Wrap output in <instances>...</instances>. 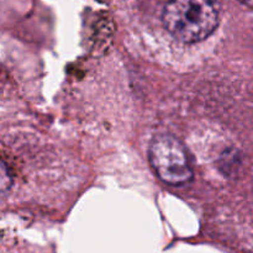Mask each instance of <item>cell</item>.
<instances>
[{
    "mask_svg": "<svg viewBox=\"0 0 253 253\" xmlns=\"http://www.w3.org/2000/svg\"><path fill=\"white\" fill-rule=\"evenodd\" d=\"M148 158L153 170L166 184L184 185L193 179V168L184 145L169 133L153 137L148 148Z\"/></svg>",
    "mask_w": 253,
    "mask_h": 253,
    "instance_id": "cell-2",
    "label": "cell"
},
{
    "mask_svg": "<svg viewBox=\"0 0 253 253\" xmlns=\"http://www.w3.org/2000/svg\"><path fill=\"white\" fill-rule=\"evenodd\" d=\"M162 22L178 41L200 42L219 25V4L216 0H168L163 7Z\"/></svg>",
    "mask_w": 253,
    "mask_h": 253,
    "instance_id": "cell-1",
    "label": "cell"
},
{
    "mask_svg": "<svg viewBox=\"0 0 253 253\" xmlns=\"http://www.w3.org/2000/svg\"><path fill=\"white\" fill-rule=\"evenodd\" d=\"M237 1H240L241 4L246 5V6L251 7V9H253V0H237Z\"/></svg>",
    "mask_w": 253,
    "mask_h": 253,
    "instance_id": "cell-3",
    "label": "cell"
}]
</instances>
